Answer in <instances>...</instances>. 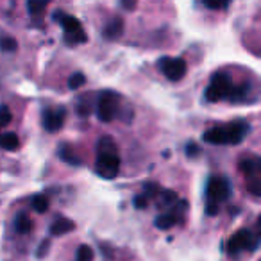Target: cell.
<instances>
[{
  "label": "cell",
  "instance_id": "cell-1",
  "mask_svg": "<svg viewBox=\"0 0 261 261\" xmlns=\"http://www.w3.org/2000/svg\"><path fill=\"white\" fill-rule=\"evenodd\" d=\"M249 133V123L243 120H234L225 125H217L204 133V142L211 145H236Z\"/></svg>",
  "mask_w": 261,
  "mask_h": 261
},
{
  "label": "cell",
  "instance_id": "cell-2",
  "mask_svg": "<svg viewBox=\"0 0 261 261\" xmlns=\"http://www.w3.org/2000/svg\"><path fill=\"white\" fill-rule=\"evenodd\" d=\"M206 213L210 217H215L218 213V206L222 200L229 199L231 195V182L225 177H211L206 186Z\"/></svg>",
  "mask_w": 261,
  "mask_h": 261
},
{
  "label": "cell",
  "instance_id": "cell-3",
  "mask_svg": "<svg viewBox=\"0 0 261 261\" xmlns=\"http://www.w3.org/2000/svg\"><path fill=\"white\" fill-rule=\"evenodd\" d=\"M240 170L245 177V185L252 195L261 197V158L245 156L240 161Z\"/></svg>",
  "mask_w": 261,
  "mask_h": 261
},
{
  "label": "cell",
  "instance_id": "cell-4",
  "mask_svg": "<svg viewBox=\"0 0 261 261\" xmlns=\"http://www.w3.org/2000/svg\"><path fill=\"white\" fill-rule=\"evenodd\" d=\"M232 91H234V84H232L231 77H229L227 73L217 72L210 81V86H207V90H206V98L210 102L232 98Z\"/></svg>",
  "mask_w": 261,
  "mask_h": 261
},
{
  "label": "cell",
  "instance_id": "cell-5",
  "mask_svg": "<svg viewBox=\"0 0 261 261\" xmlns=\"http://www.w3.org/2000/svg\"><path fill=\"white\" fill-rule=\"evenodd\" d=\"M120 108V95L115 91H102L97 100V116L100 122H111L116 118Z\"/></svg>",
  "mask_w": 261,
  "mask_h": 261
},
{
  "label": "cell",
  "instance_id": "cell-6",
  "mask_svg": "<svg viewBox=\"0 0 261 261\" xmlns=\"http://www.w3.org/2000/svg\"><path fill=\"white\" fill-rule=\"evenodd\" d=\"M257 243H259V236H256L254 232L247 231V229H240L238 232L231 236L227 243V252L231 256L243 252V250H254L257 249Z\"/></svg>",
  "mask_w": 261,
  "mask_h": 261
},
{
  "label": "cell",
  "instance_id": "cell-7",
  "mask_svg": "<svg viewBox=\"0 0 261 261\" xmlns=\"http://www.w3.org/2000/svg\"><path fill=\"white\" fill-rule=\"evenodd\" d=\"M120 168V158L118 154H97V163L95 170L100 177L104 179H115Z\"/></svg>",
  "mask_w": 261,
  "mask_h": 261
},
{
  "label": "cell",
  "instance_id": "cell-8",
  "mask_svg": "<svg viewBox=\"0 0 261 261\" xmlns=\"http://www.w3.org/2000/svg\"><path fill=\"white\" fill-rule=\"evenodd\" d=\"M160 68L170 81H181L186 75V61L181 58H163L160 61Z\"/></svg>",
  "mask_w": 261,
  "mask_h": 261
},
{
  "label": "cell",
  "instance_id": "cell-9",
  "mask_svg": "<svg viewBox=\"0 0 261 261\" xmlns=\"http://www.w3.org/2000/svg\"><path fill=\"white\" fill-rule=\"evenodd\" d=\"M66 118V109L65 108H52L43 111V127L48 133H58L63 127Z\"/></svg>",
  "mask_w": 261,
  "mask_h": 261
},
{
  "label": "cell",
  "instance_id": "cell-10",
  "mask_svg": "<svg viewBox=\"0 0 261 261\" xmlns=\"http://www.w3.org/2000/svg\"><path fill=\"white\" fill-rule=\"evenodd\" d=\"M54 18L58 20V22L63 25V29H65V36H72V34H79V33H83V25H81L79 20L73 18V16L65 15V13L58 11V13H56V15H54Z\"/></svg>",
  "mask_w": 261,
  "mask_h": 261
},
{
  "label": "cell",
  "instance_id": "cell-11",
  "mask_svg": "<svg viewBox=\"0 0 261 261\" xmlns=\"http://www.w3.org/2000/svg\"><path fill=\"white\" fill-rule=\"evenodd\" d=\"M73 227H75V224H73V222L70 220V218L59 217V218H56V220L52 222L50 232L54 236H63V234H66V232L73 231Z\"/></svg>",
  "mask_w": 261,
  "mask_h": 261
},
{
  "label": "cell",
  "instance_id": "cell-12",
  "mask_svg": "<svg viewBox=\"0 0 261 261\" xmlns=\"http://www.w3.org/2000/svg\"><path fill=\"white\" fill-rule=\"evenodd\" d=\"M123 34V20L122 18H113L109 23H106L104 27V36L108 40H116Z\"/></svg>",
  "mask_w": 261,
  "mask_h": 261
},
{
  "label": "cell",
  "instance_id": "cell-13",
  "mask_svg": "<svg viewBox=\"0 0 261 261\" xmlns=\"http://www.w3.org/2000/svg\"><path fill=\"white\" fill-rule=\"evenodd\" d=\"M59 158H61L65 163L72 165V167H79L83 161L79 160V156L75 154V150L72 149V145H68V143H63L61 147H59Z\"/></svg>",
  "mask_w": 261,
  "mask_h": 261
},
{
  "label": "cell",
  "instance_id": "cell-14",
  "mask_svg": "<svg viewBox=\"0 0 261 261\" xmlns=\"http://www.w3.org/2000/svg\"><path fill=\"white\" fill-rule=\"evenodd\" d=\"M15 229L18 234H29L33 229V220L27 213H18L15 218Z\"/></svg>",
  "mask_w": 261,
  "mask_h": 261
},
{
  "label": "cell",
  "instance_id": "cell-15",
  "mask_svg": "<svg viewBox=\"0 0 261 261\" xmlns=\"http://www.w3.org/2000/svg\"><path fill=\"white\" fill-rule=\"evenodd\" d=\"M0 147L4 150H16L20 147V140L15 133H4L0 135Z\"/></svg>",
  "mask_w": 261,
  "mask_h": 261
},
{
  "label": "cell",
  "instance_id": "cell-16",
  "mask_svg": "<svg viewBox=\"0 0 261 261\" xmlns=\"http://www.w3.org/2000/svg\"><path fill=\"white\" fill-rule=\"evenodd\" d=\"M175 222H177V217H175L174 213H165V215H160L154 224H156L158 229H170Z\"/></svg>",
  "mask_w": 261,
  "mask_h": 261
},
{
  "label": "cell",
  "instance_id": "cell-17",
  "mask_svg": "<svg viewBox=\"0 0 261 261\" xmlns=\"http://www.w3.org/2000/svg\"><path fill=\"white\" fill-rule=\"evenodd\" d=\"M91 95H84V97L79 98V102H77V113H79L81 116H88L91 113V100H88Z\"/></svg>",
  "mask_w": 261,
  "mask_h": 261
},
{
  "label": "cell",
  "instance_id": "cell-18",
  "mask_svg": "<svg viewBox=\"0 0 261 261\" xmlns=\"http://www.w3.org/2000/svg\"><path fill=\"white\" fill-rule=\"evenodd\" d=\"M160 197H161L163 206H175V204H177V193L172 192V190H163V192H160Z\"/></svg>",
  "mask_w": 261,
  "mask_h": 261
},
{
  "label": "cell",
  "instance_id": "cell-19",
  "mask_svg": "<svg viewBox=\"0 0 261 261\" xmlns=\"http://www.w3.org/2000/svg\"><path fill=\"white\" fill-rule=\"evenodd\" d=\"M75 261H93V250L90 245H81L77 249V256Z\"/></svg>",
  "mask_w": 261,
  "mask_h": 261
},
{
  "label": "cell",
  "instance_id": "cell-20",
  "mask_svg": "<svg viewBox=\"0 0 261 261\" xmlns=\"http://www.w3.org/2000/svg\"><path fill=\"white\" fill-rule=\"evenodd\" d=\"M47 2H38V0H29L27 2V9H29V13L33 16H38V15H41L43 13V9L47 8Z\"/></svg>",
  "mask_w": 261,
  "mask_h": 261
},
{
  "label": "cell",
  "instance_id": "cell-21",
  "mask_svg": "<svg viewBox=\"0 0 261 261\" xmlns=\"http://www.w3.org/2000/svg\"><path fill=\"white\" fill-rule=\"evenodd\" d=\"M33 207L38 213H45L48 210V199L45 195H36L33 199Z\"/></svg>",
  "mask_w": 261,
  "mask_h": 261
},
{
  "label": "cell",
  "instance_id": "cell-22",
  "mask_svg": "<svg viewBox=\"0 0 261 261\" xmlns=\"http://www.w3.org/2000/svg\"><path fill=\"white\" fill-rule=\"evenodd\" d=\"M84 83H86V77H84L81 72H75L68 79V88L70 90H79L81 86H84Z\"/></svg>",
  "mask_w": 261,
  "mask_h": 261
},
{
  "label": "cell",
  "instance_id": "cell-23",
  "mask_svg": "<svg viewBox=\"0 0 261 261\" xmlns=\"http://www.w3.org/2000/svg\"><path fill=\"white\" fill-rule=\"evenodd\" d=\"M16 41L13 40V38H9V36H2L0 38V48L4 52H15L16 50Z\"/></svg>",
  "mask_w": 261,
  "mask_h": 261
},
{
  "label": "cell",
  "instance_id": "cell-24",
  "mask_svg": "<svg viewBox=\"0 0 261 261\" xmlns=\"http://www.w3.org/2000/svg\"><path fill=\"white\" fill-rule=\"evenodd\" d=\"M156 195H160V186L156 182H147L145 185V199H154Z\"/></svg>",
  "mask_w": 261,
  "mask_h": 261
},
{
  "label": "cell",
  "instance_id": "cell-25",
  "mask_svg": "<svg viewBox=\"0 0 261 261\" xmlns=\"http://www.w3.org/2000/svg\"><path fill=\"white\" fill-rule=\"evenodd\" d=\"M11 122V111L8 106H0V127L8 125Z\"/></svg>",
  "mask_w": 261,
  "mask_h": 261
},
{
  "label": "cell",
  "instance_id": "cell-26",
  "mask_svg": "<svg viewBox=\"0 0 261 261\" xmlns=\"http://www.w3.org/2000/svg\"><path fill=\"white\" fill-rule=\"evenodd\" d=\"M207 9H225L229 6V2H217V0H206L204 2Z\"/></svg>",
  "mask_w": 261,
  "mask_h": 261
},
{
  "label": "cell",
  "instance_id": "cell-27",
  "mask_svg": "<svg viewBox=\"0 0 261 261\" xmlns=\"http://www.w3.org/2000/svg\"><path fill=\"white\" fill-rule=\"evenodd\" d=\"M147 204H149V199H145L143 195H138L135 199V206L138 207V210H143V207H147Z\"/></svg>",
  "mask_w": 261,
  "mask_h": 261
},
{
  "label": "cell",
  "instance_id": "cell-28",
  "mask_svg": "<svg viewBox=\"0 0 261 261\" xmlns=\"http://www.w3.org/2000/svg\"><path fill=\"white\" fill-rule=\"evenodd\" d=\"M48 247H50V242H48V240H45V242L40 245V249H38V252H36V254H38V257H40V259H41V257H45V254H47Z\"/></svg>",
  "mask_w": 261,
  "mask_h": 261
},
{
  "label": "cell",
  "instance_id": "cell-29",
  "mask_svg": "<svg viewBox=\"0 0 261 261\" xmlns=\"http://www.w3.org/2000/svg\"><path fill=\"white\" fill-rule=\"evenodd\" d=\"M122 6H123L125 9H136V2H125V0H123Z\"/></svg>",
  "mask_w": 261,
  "mask_h": 261
},
{
  "label": "cell",
  "instance_id": "cell-30",
  "mask_svg": "<svg viewBox=\"0 0 261 261\" xmlns=\"http://www.w3.org/2000/svg\"><path fill=\"white\" fill-rule=\"evenodd\" d=\"M186 152H188V154H197V152H199V149H197V147H193V145H190L188 149H186Z\"/></svg>",
  "mask_w": 261,
  "mask_h": 261
},
{
  "label": "cell",
  "instance_id": "cell-31",
  "mask_svg": "<svg viewBox=\"0 0 261 261\" xmlns=\"http://www.w3.org/2000/svg\"><path fill=\"white\" fill-rule=\"evenodd\" d=\"M257 236L261 238V215H259V218H257Z\"/></svg>",
  "mask_w": 261,
  "mask_h": 261
}]
</instances>
